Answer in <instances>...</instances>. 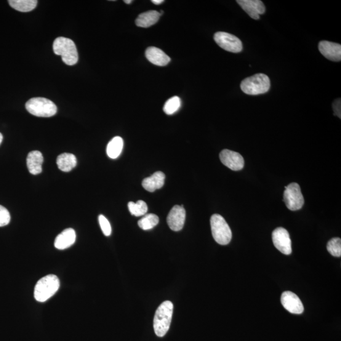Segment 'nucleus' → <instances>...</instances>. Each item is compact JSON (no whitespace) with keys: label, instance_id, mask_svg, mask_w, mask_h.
<instances>
[{"label":"nucleus","instance_id":"1","mask_svg":"<svg viewBox=\"0 0 341 341\" xmlns=\"http://www.w3.org/2000/svg\"><path fill=\"white\" fill-rule=\"evenodd\" d=\"M53 47L55 54L61 56L66 65L72 66L78 62V52L72 40L64 37H57L53 42Z\"/></svg>","mask_w":341,"mask_h":341},{"label":"nucleus","instance_id":"2","mask_svg":"<svg viewBox=\"0 0 341 341\" xmlns=\"http://www.w3.org/2000/svg\"><path fill=\"white\" fill-rule=\"evenodd\" d=\"M173 313V304L169 301L162 303L157 309L154 319V329L158 337H164L168 331Z\"/></svg>","mask_w":341,"mask_h":341},{"label":"nucleus","instance_id":"3","mask_svg":"<svg viewBox=\"0 0 341 341\" xmlns=\"http://www.w3.org/2000/svg\"><path fill=\"white\" fill-rule=\"evenodd\" d=\"M60 287L58 277L53 274L43 277L37 282L34 289V298L37 302H45L56 294Z\"/></svg>","mask_w":341,"mask_h":341},{"label":"nucleus","instance_id":"4","mask_svg":"<svg viewBox=\"0 0 341 341\" xmlns=\"http://www.w3.org/2000/svg\"><path fill=\"white\" fill-rule=\"evenodd\" d=\"M240 87L242 91L248 95L265 94L270 89V79L265 74H255L244 79L241 82Z\"/></svg>","mask_w":341,"mask_h":341},{"label":"nucleus","instance_id":"5","mask_svg":"<svg viewBox=\"0 0 341 341\" xmlns=\"http://www.w3.org/2000/svg\"><path fill=\"white\" fill-rule=\"evenodd\" d=\"M29 113L37 117L48 118L57 113V106L53 101L44 98H34L26 104Z\"/></svg>","mask_w":341,"mask_h":341},{"label":"nucleus","instance_id":"6","mask_svg":"<svg viewBox=\"0 0 341 341\" xmlns=\"http://www.w3.org/2000/svg\"><path fill=\"white\" fill-rule=\"evenodd\" d=\"M210 226L213 238L218 244L226 245L230 243L232 232L225 218L220 214L212 215L210 218Z\"/></svg>","mask_w":341,"mask_h":341},{"label":"nucleus","instance_id":"7","mask_svg":"<svg viewBox=\"0 0 341 341\" xmlns=\"http://www.w3.org/2000/svg\"><path fill=\"white\" fill-rule=\"evenodd\" d=\"M284 201L287 209L292 211L302 209L305 203L304 197L298 183H292L285 186Z\"/></svg>","mask_w":341,"mask_h":341},{"label":"nucleus","instance_id":"8","mask_svg":"<svg viewBox=\"0 0 341 341\" xmlns=\"http://www.w3.org/2000/svg\"><path fill=\"white\" fill-rule=\"evenodd\" d=\"M214 39L221 48L227 52L238 53L243 50L241 40L233 34L225 32H217L214 34Z\"/></svg>","mask_w":341,"mask_h":341},{"label":"nucleus","instance_id":"9","mask_svg":"<svg viewBox=\"0 0 341 341\" xmlns=\"http://www.w3.org/2000/svg\"><path fill=\"white\" fill-rule=\"evenodd\" d=\"M273 241L277 249L284 255H290L292 252L291 240L286 229L278 228L273 232Z\"/></svg>","mask_w":341,"mask_h":341},{"label":"nucleus","instance_id":"10","mask_svg":"<svg viewBox=\"0 0 341 341\" xmlns=\"http://www.w3.org/2000/svg\"><path fill=\"white\" fill-rule=\"evenodd\" d=\"M220 158L221 162L231 170H239L243 168L244 159L236 152L224 149L221 152Z\"/></svg>","mask_w":341,"mask_h":341},{"label":"nucleus","instance_id":"11","mask_svg":"<svg viewBox=\"0 0 341 341\" xmlns=\"http://www.w3.org/2000/svg\"><path fill=\"white\" fill-rule=\"evenodd\" d=\"M186 211L183 206L176 205L170 210L167 217V223L170 230L179 231L182 230L185 225Z\"/></svg>","mask_w":341,"mask_h":341},{"label":"nucleus","instance_id":"12","mask_svg":"<svg viewBox=\"0 0 341 341\" xmlns=\"http://www.w3.org/2000/svg\"><path fill=\"white\" fill-rule=\"evenodd\" d=\"M281 302L283 307L293 314H302L304 311L302 301L294 293L285 291L282 293Z\"/></svg>","mask_w":341,"mask_h":341},{"label":"nucleus","instance_id":"13","mask_svg":"<svg viewBox=\"0 0 341 341\" xmlns=\"http://www.w3.org/2000/svg\"><path fill=\"white\" fill-rule=\"evenodd\" d=\"M236 2L253 19H259L260 15L265 12V5L260 0H238Z\"/></svg>","mask_w":341,"mask_h":341},{"label":"nucleus","instance_id":"14","mask_svg":"<svg viewBox=\"0 0 341 341\" xmlns=\"http://www.w3.org/2000/svg\"><path fill=\"white\" fill-rule=\"evenodd\" d=\"M319 49L321 54L327 59L333 61L341 60L340 44L327 41L320 42Z\"/></svg>","mask_w":341,"mask_h":341},{"label":"nucleus","instance_id":"15","mask_svg":"<svg viewBox=\"0 0 341 341\" xmlns=\"http://www.w3.org/2000/svg\"><path fill=\"white\" fill-rule=\"evenodd\" d=\"M145 57L151 63L164 66L170 62V58L163 51L156 47H149L145 51Z\"/></svg>","mask_w":341,"mask_h":341},{"label":"nucleus","instance_id":"16","mask_svg":"<svg viewBox=\"0 0 341 341\" xmlns=\"http://www.w3.org/2000/svg\"><path fill=\"white\" fill-rule=\"evenodd\" d=\"M76 240V231L71 228L66 229L56 238L55 247L58 250H65L74 245Z\"/></svg>","mask_w":341,"mask_h":341},{"label":"nucleus","instance_id":"17","mask_svg":"<svg viewBox=\"0 0 341 341\" xmlns=\"http://www.w3.org/2000/svg\"><path fill=\"white\" fill-rule=\"evenodd\" d=\"M44 158L41 152L34 151L29 153L27 158V166L32 175H39L42 172Z\"/></svg>","mask_w":341,"mask_h":341},{"label":"nucleus","instance_id":"18","mask_svg":"<svg viewBox=\"0 0 341 341\" xmlns=\"http://www.w3.org/2000/svg\"><path fill=\"white\" fill-rule=\"evenodd\" d=\"M165 175L161 172L154 173L150 177L146 178L143 180L142 185L147 191L154 192L164 186Z\"/></svg>","mask_w":341,"mask_h":341},{"label":"nucleus","instance_id":"19","mask_svg":"<svg viewBox=\"0 0 341 341\" xmlns=\"http://www.w3.org/2000/svg\"><path fill=\"white\" fill-rule=\"evenodd\" d=\"M161 15L159 12L155 10L141 13L135 20L136 25L140 28H148L149 27L156 25L158 22Z\"/></svg>","mask_w":341,"mask_h":341},{"label":"nucleus","instance_id":"20","mask_svg":"<svg viewBox=\"0 0 341 341\" xmlns=\"http://www.w3.org/2000/svg\"><path fill=\"white\" fill-rule=\"evenodd\" d=\"M57 164L58 168L61 170L63 172H69L77 166V158L72 154H61L58 156Z\"/></svg>","mask_w":341,"mask_h":341},{"label":"nucleus","instance_id":"21","mask_svg":"<svg viewBox=\"0 0 341 341\" xmlns=\"http://www.w3.org/2000/svg\"><path fill=\"white\" fill-rule=\"evenodd\" d=\"M123 148H124V140L120 137H115L109 142L107 149V154L111 159H116L120 155Z\"/></svg>","mask_w":341,"mask_h":341},{"label":"nucleus","instance_id":"22","mask_svg":"<svg viewBox=\"0 0 341 341\" xmlns=\"http://www.w3.org/2000/svg\"><path fill=\"white\" fill-rule=\"evenodd\" d=\"M9 5L13 9L21 12H29L37 6L36 0H10Z\"/></svg>","mask_w":341,"mask_h":341},{"label":"nucleus","instance_id":"23","mask_svg":"<svg viewBox=\"0 0 341 341\" xmlns=\"http://www.w3.org/2000/svg\"><path fill=\"white\" fill-rule=\"evenodd\" d=\"M159 221L158 215L154 214H145L138 221V225L143 230H149L158 225Z\"/></svg>","mask_w":341,"mask_h":341},{"label":"nucleus","instance_id":"24","mask_svg":"<svg viewBox=\"0 0 341 341\" xmlns=\"http://www.w3.org/2000/svg\"><path fill=\"white\" fill-rule=\"evenodd\" d=\"M128 207H129L130 212L136 217L145 215L148 210L147 204L143 201H138L136 203L134 202H130L128 204Z\"/></svg>","mask_w":341,"mask_h":341},{"label":"nucleus","instance_id":"25","mask_svg":"<svg viewBox=\"0 0 341 341\" xmlns=\"http://www.w3.org/2000/svg\"><path fill=\"white\" fill-rule=\"evenodd\" d=\"M181 100L179 97L174 96L172 98L169 99L165 103L164 106L163 110L164 113L170 115L179 110V109L181 107Z\"/></svg>","mask_w":341,"mask_h":341},{"label":"nucleus","instance_id":"26","mask_svg":"<svg viewBox=\"0 0 341 341\" xmlns=\"http://www.w3.org/2000/svg\"><path fill=\"white\" fill-rule=\"evenodd\" d=\"M328 252L334 257H340L341 256V239L334 238L328 242L327 245Z\"/></svg>","mask_w":341,"mask_h":341},{"label":"nucleus","instance_id":"27","mask_svg":"<svg viewBox=\"0 0 341 341\" xmlns=\"http://www.w3.org/2000/svg\"><path fill=\"white\" fill-rule=\"evenodd\" d=\"M99 222H100L101 228L102 230L103 234L106 236H110L111 234V226L109 221L103 215H100L99 216Z\"/></svg>","mask_w":341,"mask_h":341},{"label":"nucleus","instance_id":"28","mask_svg":"<svg viewBox=\"0 0 341 341\" xmlns=\"http://www.w3.org/2000/svg\"><path fill=\"white\" fill-rule=\"evenodd\" d=\"M11 220L10 212L6 208L0 205V227L9 225Z\"/></svg>","mask_w":341,"mask_h":341},{"label":"nucleus","instance_id":"29","mask_svg":"<svg viewBox=\"0 0 341 341\" xmlns=\"http://www.w3.org/2000/svg\"><path fill=\"white\" fill-rule=\"evenodd\" d=\"M341 102L340 99H337L335 100L334 103L332 104L333 111H334V113L335 115L339 117V118H341Z\"/></svg>","mask_w":341,"mask_h":341},{"label":"nucleus","instance_id":"30","mask_svg":"<svg viewBox=\"0 0 341 341\" xmlns=\"http://www.w3.org/2000/svg\"><path fill=\"white\" fill-rule=\"evenodd\" d=\"M152 3H153L154 4L158 5L161 4L162 3H163V0H152Z\"/></svg>","mask_w":341,"mask_h":341},{"label":"nucleus","instance_id":"31","mask_svg":"<svg viewBox=\"0 0 341 341\" xmlns=\"http://www.w3.org/2000/svg\"><path fill=\"white\" fill-rule=\"evenodd\" d=\"M124 2L126 4H132V0H125Z\"/></svg>","mask_w":341,"mask_h":341},{"label":"nucleus","instance_id":"32","mask_svg":"<svg viewBox=\"0 0 341 341\" xmlns=\"http://www.w3.org/2000/svg\"><path fill=\"white\" fill-rule=\"evenodd\" d=\"M3 138H4V137H3V135L0 133V145H1L2 142Z\"/></svg>","mask_w":341,"mask_h":341}]
</instances>
